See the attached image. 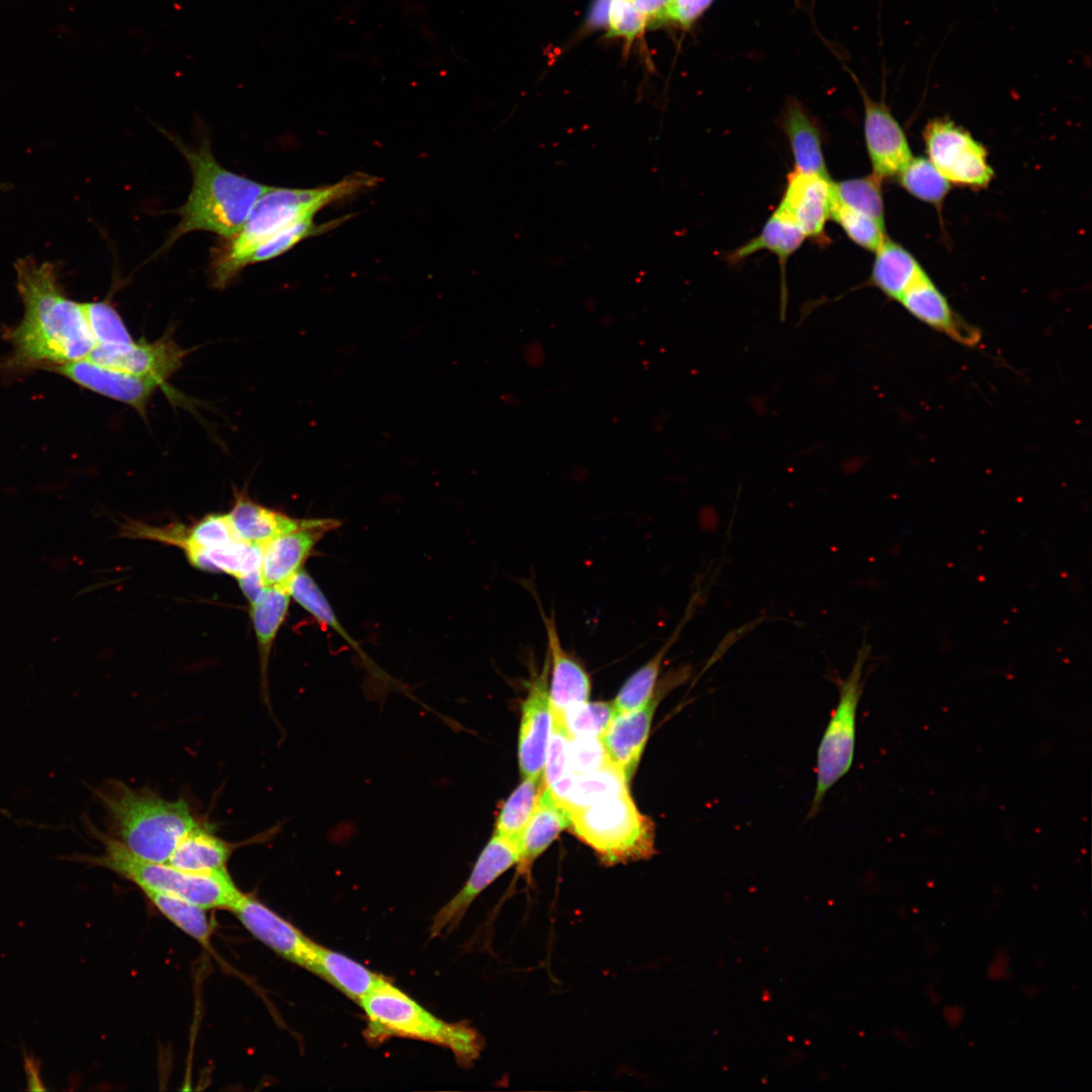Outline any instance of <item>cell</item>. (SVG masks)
Listing matches in <instances>:
<instances>
[{"label": "cell", "instance_id": "cell-1", "mask_svg": "<svg viewBox=\"0 0 1092 1092\" xmlns=\"http://www.w3.org/2000/svg\"><path fill=\"white\" fill-rule=\"evenodd\" d=\"M16 287L24 306L10 333L21 364H65L85 359L96 345L82 305L69 298L55 262L33 256L14 263Z\"/></svg>", "mask_w": 1092, "mask_h": 1092}, {"label": "cell", "instance_id": "cell-2", "mask_svg": "<svg viewBox=\"0 0 1092 1092\" xmlns=\"http://www.w3.org/2000/svg\"><path fill=\"white\" fill-rule=\"evenodd\" d=\"M381 179L354 172L335 184L308 189L272 186L261 195L240 231L220 240L211 251L209 265L213 288L224 289L240 275L256 249L284 228L313 218L322 208L377 185Z\"/></svg>", "mask_w": 1092, "mask_h": 1092}, {"label": "cell", "instance_id": "cell-3", "mask_svg": "<svg viewBox=\"0 0 1092 1092\" xmlns=\"http://www.w3.org/2000/svg\"><path fill=\"white\" fill-rule=\"evenodd\" d=\"M170 140L187 160L192 173V188L185 203L177 209L180 217L162 251L191 232H210L220 240L236 235L258 198L272 186L236 174L217 163L208 139L190 147L178 138ZM160 251V252H162Z\"/></svg>", "mask_w": 1092, "mask_h": 1092}, {"label": "cell", "instance_id": "cell-4", "mask_svg": "<svg viewBox=\"0 0 1092 1092\" xmlns=\"http://www.w3.org/2000/svg\"><path fill=\"white\" fill-rule=\"evenodd\" d=\"M95 795L111 836L147 860L167 862L179 841L198 824L185 800H166L122 782L102 785Z\"/></svg>", "mask_w": 1092, "mask_h": 1092}, {"label": "cell", "instance_id": "cell-5", "mask_svg": "<svg viewBox=\"0 0 1092 1092\" xmlns=\"http://www.w3.org/2000/svg\"><path fill=\"white\" fill-rule=\"evenodd\" d=\"M359 1005L366 1017L364 1036L372 1044L390 1037L427 1041L450 1050L462 1068H470L485 1046L483 1036L468 1022L440 1019L387 979Z\"/></svg>", "mask_w": 1092, "mask_h": 1092}, {"label": "cell", "instance_id": "cell-6", "mask_svg": "<svg viewBox=\"0 0 1092 1092\" xmlns=\"http://www.w3.org/2000/svg\"><path fill=\"white\" fill-rule=\"evenodd\" d=\"M94 833L104 846L103 852L97 856H72V860L104 867L134 883L142 890L174 895L204 909L230 910L243 894L226 869L215 872L184 871L168 862L141 858L113 836L98 830H94Z\"/></svg>", "mask_w": 1092, "mask_h": 1092}, {"label": "cell", "instance_id": "cell-7", "mask_svg": "<svg viewBox=\"0 0 1092 1092\" xmlns=\"http://www.w3.org/2000/svg\"><path fill=\"white\" fill-rule=\"evenodd\" d=\"M570 819L571 831L605 866L655 854L654 823L637 809L629 792L572 810Z\"/></svg>", "mask_w": 1092, "mask_h": 1092}, {"label": "cell", "instance_id": "cell-8", "mask_svg": "<svg viewBox=\"0 0 1092 1092\" xmlns=\"http://www.w3.org/2000/svg\"><path fill=\"white\" fill-rule=\"evenodd\" d=\"M871 646L867 640L856 654L848 675L839 680L838 702L824 730L817 750L816 787L808 819L815 817L828 791L850 769L855 749L856 715L862 695L863 667Z\"/></svg>", "mask_w": 1092, "mask_h": 1092}, {"label": "cell", "instance_id": "cell-9", "mask_svg": "<svg viewBox=\"0 0 1092 1092\" xmlns=\"http://www.w3.org/2000/svg\"><path fill=\"white\" fill-rule=\"evenodd\" d=\"M923 140L927 159L950 184L981 189L992 181L994 171L986 148L954 121L931 119Z\"/></svg>", "mask_w": 1092, "mask_h": 1092}, {"label": "cell", "instance_id": "cell-10", "mask_svg": "<svg viewBox=\"0 0 1092 1092\" xmlns=\"http://www.w3.org/2000/svg\"><path fill=\"white\" fill-rule=\"evenodd\" d=\"M689 673V667L672 671L643 707L615 715L601 736L611 762L624 774L628 783L640 761L660 699L670 689L682 684Z\"/></svg>", "mask_w": 1092, "mask_h": 1092}, {"label": "cell", "instance_id": "cell-11", "mask_svg": "<svg viewBox=\"0 0 1092 1092\" xmlns=\"http://www.w3.org/2000/svg\"><path fill=\"white\" fill-rule=\"evenodd\" d=\"M519 856L518 844L492 834L464 885L434 916L430 927L431 937L454 929L473 901L497 878L517 864Z\"/></svg>", "mask_w": 1092, "mask_h": 1092}, {"label": "cell", "instance_id": "cell-12", "mask_svg": "<svg viewBox=\"0 0 1092 1092\" xmlns=\"http://www.w3.org/2000/svg\"><path fill=\"white\" fill-rule=\"evenodd\" d=\"M861 95L863 133L873 174L881 180L897 177L913 158L903 127L884 100H874L856 81Z\"/></svg>", "mask_w": 1092, "mask_h": 1092}, {"label": "cell", "instance_id": "cell-13", "mask_svg": "<svg viewBox=\"0 0 1092 1092\" xmlns=\"http://www.w3.org/2000/svg\"><path fill=\"white\" fill-rule=\"evenodd\" d=\"M340 524L331 518L303 519L299 527L263 545L261 574L265 585L288 587L318 541Z\"/></svg>", "mask_w": 1092, "mask_h": 1092}, {"label": "cell", "instance_id": "cell-14", "mask_svg": "<svg viewBox=\"0 0 1092 1092\" xmlns=\"http://www.w3.org/2000/svg\"><path fill=\"white\" fill-rule=\"evenodd\" d=\"M241 923L261 942L285 960L309 971L315 942L250 895L242 894L231 907Z\"/></svg>", "mask_w": 1092, "mask_h": 1092}, {"label": "cell", "instance_id": "cell-15", "mask_svg": "<svg viewBox=\"0 0 1092 1092\" xmlns=\"http://www.w3.org/2000/svg\"><path fill=\"white\" fill-rule=\"evenodd\" d=\"M185 353L170 338H162L154 343L96 344L85 359L163 383L181 367Z\"/></svg>", "mask_w": 1092, "mask_h": 1092}, {"label": "cell", "instance_id": "cell-16", "mask_svg": "<svg viewBox=\"0 0 1092 1092\" xmlns=\"http://www.w3.org/2000/svg\"><path fill=\"white\" fill-rule=\"evenodd\" d=\"M833 203V182L829 176L792 171L778 208L789 216L806 238L825 245V225Z\"/></svg>", "mask_w": 1092, "mask_h": 1092}, {"label": "cell", "instance_id": "cell-17", "mask_svg": "<svg viewBox=\"0 0 1092 1092\" xmlns=\"http://www.w3.org/2000/svg\"><path fill=\"white\" fill-rule=\"evenodd\" d=\"M549 662L529 687L522 705L518 758L524 778L543 777L546 753L552 728V712L548 692Z\"/></svg>", "mask_w": 1092, "mask_h": 1092}, {"label": "cell", "instance_id": "cell-18", "mask_svg": "<svg viewBox=\"0 0 1092 1092\" xmlns=\"http://www.w3.org/2000/svg\"><path fill=\"white\" fill-rule=\"evenodd\" d=\"M898 302L917 321L964 346L974 347L980 342L979 330L957 314L925 271L907 288Z\"/></svg>", "mask_w": 1092, "mask_h": 1092}, {"label": "cell", "instance_id": "cell-19", "mask_svg": "<svg viewBox=\"0 0 1092 1092\" xmlns=\"http://www.w3.org/2000/svg\"><path fill=\"white\" fill-rule=\"evenodd\" d=\"M56 370L85 388L132 406L143 416L153 392L162 384L87 359L61 364Z\"/></svg>", "mask_w": 1092, "mask_h": 1092}, {"label": "cell", "instance_id": "cell-20", "mask_svg": "<svg viewBox=\"0 0 1092 1092\" xmlns=\"http://www.w3.org/2000/svg\"><path fill=\"white\" fill-rule=\"evenodd\" d=\"M541 615L549 650L551 712L552 716L562 717L569 707L588 701L590 679L582 665L564 650L554 618L543 612Z\"/></svg>", "mask_w": 1092, "mask_h": 1092}, {"label": "cell", "instance_id": "cell-21", "mask_svg": "<svg viewBox=\"0 0 1092 1092\" xmlns=\"http://www.w3.org/2000/svg\"><path fill=\"white\" fill-rule=\"evenodd\" d=\"M570 821L569 809L545 787L520 837V876L530 875L534 861L569 827Z\"/></svg>", "mask_w": 1092, "mask_h": 1092}, {"label": "cell", "instance_id": "cell-22", "mask_svg": "<svg viewBox=\"0 0 1092 1092\" xmlns=\"http://www.w3.org/2000/svg\"><path fill=\"white\" fill-rule=\"evenodd\" d=\"M309 972L357 1004L386 978L353 959L315 942Z\"/></svg>", "mask_w": 1092, "mask_h": 1092}, {"label": "cell", "instance_id": "cell-23", "mask_svg": "<svg viewBox=\"0 0 1092 1092\" xmlns=\"http://www.w3.org/2000/svg\"><path fill=\"white\" fill-rule=\"evenodd\" d=\"M783 128L788 138L795 172L829 176L817 122L797 100L787 103Z\"/></svg>", "mask_w": 1092, "mask_h": 1092}, {"label": "cell", "instance_id": "cell-24", "mask_svg": "<svg viewBox=\"0 0 1092 1092\" xmlns=\"http://www.w3.org/2000/svg\"><path fill=\"white\" fill-rule=\"evenodd\" d=\"M923 271L908 250L886 237L875 251L870 283L888 298L898 302Z\"/></svg>", "mask_w": 1092, "mask_h": 1092}, {"label": "cell", "instance_id": "cell-25", "mask_svg": "<svg viewBox=\"0 0 1092 1092\" xmlns=\"http://www.w3.org/2000/svg\"><path fill=\"white\" fill-rule=\"evenodd\" d=\"M228 517L241 540L261 546L303 522L258 505L244 494L237 497Z\"/></svg>", "mask_w": 1092, "mask_h": 1092}, {"label": "cell", "instance_id": "cell-26", "mask_svg": "<svg viewBox=\"0 0 1092 1092\" xmlns=\"http://www.w3.org/2000/svg\"><path fill=\"white\" fill-rule=\"evenodd\" d=\"M234 848L208 827L197 824L179 841L167 862L190 872L221 871L226 869Z\"/></svg>", "mask_w": 1092, "mask_h": 1092}, {"label": "cell", "instance_id": "cell-27", "mask_svg": "<svg viewBox=\"0 0 1092 1092\" xmlns=\"http://www.w3.org/2000/svg\"><path fill=\"white\" fill-rule=\"evenodd\" d=\"M805 239L797 224L777 207L760 233L731 252L728 261L735 264L765 250L778 257L784 269L788 259L802 246Z\"/></svg>", "mask_w": 1092, "mask_h": 1092}, {"label": "cell", "instance_id": "cell-28", "mask_svg": "<svg viewBox=\"0 0 1092 1092\" xmlns=\"http://www.w3.org/2000/svg\"><path fill=\"white\" fill-rule=\"evenodd\" d=\"M290 599L288 587L266 586L260 600L251 605V618L259 647L262 690L267 702L266 678L270 651L286 617Z\"/></svg>", "mask_w": 1092, "mask_h": 1092}, {"label": "cell", "instance_id": "cell-29", "mask_svg": "<svg viewBox=\"0 0 1092 1092\" xmlns=\"http://www.w3.org/2000/svg\"><path fill=\"white\" fill-rule=\"evenodd\" d=\"M690 610L691 608L688 609V614H685L677 628L657 653L623 684L616 698L612 701L615 715L641 708L652 698L662 661L668 649L677 639L685 623L689 620L691 616Z\"/></svg>", "mask_w": 1092, "mask_h": 1092}, {"label": "cell", "instance_id": "cell-30", "mask_svg": "<svg viewBox=\"0 0 1092 1092\" xmlns=\"http://www.w3.org/2000/svg\"><path fill=\"white\" fill-rule=\"evenodd\" d=\"M569 775V788L559 800L569 811L629 792L624 774L612 762L593 772Z\"/></svg>", "mask_w": 1092, "mask_h": 1092}, {"label": "cell", "instance_id": "cell-31", "mask_svg": "<svg viewBox=\"0 0 1092 1092\" xmlns=\"http://www.w3.org/2000/svg\"><path fill=\"white\" fill-rule=\"evenodd\" d=\"M544 788L543 777L524 778L503 803L494 823L493 834L519 845L521 834Z\"/></svg>", "mask_w": 1092, "mask_h": 1092}, {"label": "cell", "instance_id": "cell-32", "mask_svg": "<svg viewBox=\"0 0 1092 1092\" xmlns=\"http://www.w3.org/2000/svg\"><path fill=\"white\" fill-rule=\"evenodd\" d=\"M153 905L178 928L207 945L211 926L204 908L185 899L153 890H142Z\"/></svg>", "mask_w": 1092, "mask_h": 1092}, {"label": "cell", "instance_id": "cell-33", "mask_svg": "<svg viewBox=\"0 0 1092 1092\" xmlns=\"http://www.w3.org/2000/svg\"><path fill=\"white\" fill-rule=\"evenodd\" d=\"M901 187L915 198L939 205L950 190V183L923 157L912 158L897 176Z\"/></svg>", "mask_w": 1092, "mask_h": 1092}, {"label": "cell", "instance_id": "cell-34", "mask_svg": "<svg viewBox=\"0 0 1092 1092\" xmlns=\"http://www.w3.org/2000/svg\"><path fill=\"white\" fill-rule=\"evenodd\" d=\"M833 199L884 223L882 180L873 173L866 177L833 182Z\"/></svg>", "mask_w": 1092, "mask_h": 1092}, {"label": "cell", "instance_id": "cell-35", "mask_svg": "<svg viewBox=\"0 0 1092 1092\" xmlns=\"http://www.w3.org/2000/svg\"><path fill=\"white\" fill-rule=\"evenodd\" d=\"M347 217L349 216L338 218L325 224L314 223L313 218L294 222L276 233L260 245L250 258L249 265L275 259L291 250L301 241L309 237L322 235L339 226V224L345 221Z\"/></svg>", "mask_w": 1092, "mask_h": 1092}, {"label": "cell", "instance_id": "cell-36", "mask_svg": "<svg viewBox=\"0 0 1092 1092\" xmlns=\"http://www.w3.org/2000/svg\"><path fill=\"white\" fill-rule=\"evenodd\" d=\"M830 218L857 246L875 252L886 238L885 224L833 199Z\"/></svg>", "mask_w": 1092, "mask_h": 1092}, {"label": "cell", "instance_id": "cell-37", "mask_svg": "<svg viewBox=\"0 0 1092 1092\" xmlns=\"http://www.w3.org/2000/svg\"><path fill=\"white\" fill-rule=\"evenodd\" d=\"M615 715L612 702H584L569 707L563 714V725L569 737L596 736L605 732Z\"/></svg>", "mask_w": 1092, "mask_h": 1092}, {"label": "cell", "instance_id": "cell-38", "mask_svg": "<svg viewBox=\"0 0 1092 1092\" xmlns=\"http://www.w3.org/2000/svg\"><path fill=\"white\" fill-rule=\"evenodd\" d=\"M96 344L133 342L122 318L106 300L81 303Z\"/></svg>", "mask_w": 1092, "mask_h": 1092}, {"label": "cell", "instance_id": "cell-39", "mask_svg": "<svg viewBox=\"0 0 1092 1092\" xmlns=\"http://www.w3.org/2000/svg\"><path fill=\"white\" fill-rule=\"evenodd\" d=\"M611 763L600 737L574 736L567 743V772L584 775Z\"/></svg>", "mask_w": 1092, "mask_h": 1092}, {"label": "cell", "instance_id": "cell-40", "mask_svg": "<svg viewBox=\"0 0 1092 1092\" xmlns=\"http://www.w3.org/2000/svg\"><path fill=\"white\" fill-rule=\"evenodd\" d=\"M608 25V36H619L632 41L645 30L648 21L632 0H611Z\"/></svg>", "mask_w": 1092, "mask_h": 1092}, {"label": "cell", "instance_id": "cell-41", "mask_svg": "<svg viewBox=\"0 0 1092 1092\" xmlns=\"http://www.w3.org/2000/svg\"><path fill=\"white\" fill-rule=\"evenodd\" d=\"M562 719L552 716V728L544 766L545 787H552L567 774V743L569 740Z\"/></svg>", "mask_w": 1092, "mask_h": 1092}, {"label": "cell", "instance_id": "cell-42", "mask_svg": "<svg viewBox=\"0 0 1092 1092\" xmlns=\"http://www.w3.org/2000/svg\"><path fill=\"white\" fill-rule=\"evenodd\" d=\"M714 0H672L668 19L680 26L692 25L712 4Z\"/></svg>", "mask_w": 1092, "mask_h": 1092}, {"label": "cell", "instance_id": "cell-43", "mask_svg": "<svg viewBox=\"0 0 1092 1092\" xmlns=\"http://www.w3.org/2000/svg\"><path fill=\"white\" fill-rule=\"evenodd\" d=\"M672 0H632L637 10L642 13L648 24L668 19Z\"/></svg>", "mask_w": 1092, "mask_h": 1092}, {"label": "cell", "instance_id": "cell-44", "mask_svg": "<svg viewBox=\"0 0 1092 1092\" xmlns=\"http://www.w3.org/2000/svg\"><path fill=\"white\" fill-rule=\"evenodd\" d=\"M237 580L250 605L257 603L266 588L261 571L248 573L238 577Z\"/></svg>", "mask_w": 1092, "mask_h": 1092}, {"label": "cell", "instance_id": "cell-45", "mask_svg": "<svg viewBox=\"0 0 1092 1092\" xmlns=\"http://www.w3.org/2000/svg\"><path fill=\"white\" fill-rule=\"evenodd\" d=\"M24 1071L27 1076V1089L30 1091H46L40 1079V1062L32 1054L23 1053Z\"/></svg>", "mask_w": 1092, "mask_h": 1092}, {"label": "cell", "instance_id": "cell-46", "mask_svg": "<svg viewBox=\"0 0 1092 1092\" xmlns=\"http://www.w3.org/2000/svg\"><path fill=\"white\" fill-rule=\"evenodd\" d=\"M523 358L526 364L533 368H539L545 360V351L538 341H531L523 347Z\"/></svg>", "mask_w": 1092, "mask_h": 1092}, {"label": "cell", "instance_id": "cell-47", "mask_svg": "<svg viewBox=\"0 0 1092 1092\" xmlns=\"http://www.w3.org/2000/svg\"><path fill=\"white\" fill-rule=\"evenodd\" d=\"M610 3L611 0L594 1L588 17L590 26L602 27L608 24Z\"/></svg>", "mask_w": 1092, "mask_h": 1092}, {"label": "cell", "instance_id": "cell-48", "mask_svg": "<svg viewBox=\"0 0 1092 1092\" xmlns=\"http://www.w3.org/2000/svg\"><path fill=\"white\" fill-rule=\"evenodd\" d=\"M1008 962L1009 960L1006 953L998 954L989 967V977L993 980H998L999 978L1004 977L1005 973L1007 972V967L1009 965Z\"/></svg>", "mask_w": 1092, "mask_h": 1092}, {"label": "cell", "instance_id": "cell-49", "mask_svg": "<svg viewBox=\"0 0 1092 1092\" xmlns=\"http://www.w3.org/2000/svg\"><path fill=\"white\" fill-rule=\"evenodd\" d=\"M964 1012L959 1006H948L943 1010V1016L946 1022L951 1026H957L962 1022Z\"/></svg>", "mask_w": 1092, "mask_h": 1092}, {"label": "cell", "instance_id": "cell-50", "mask_svg": "<svg viewBox=\"0 0 1092 1092\" xmlns=\"http://www.w3.org/2000/svg\"><path fill=\"white\" fill-rule=\"evenodd\" d=\"M4 187H7V185H0V190Z\"/></svg>", "mask_w": 1092, "mask_h": 1092}]
</instances>
